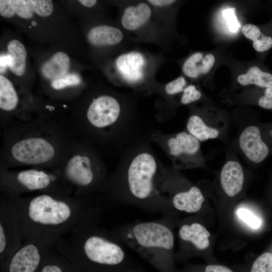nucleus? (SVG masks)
<instances>
[{"label":"nucleus","mask_w":272,"mask_h":272,"mask_svg":"<svg viewBox=\"0 0 272 272\" xmlns=\"http://www.w3.org/2000/svg\"><path fill=\"white\" fill-rule=\"evenodd\" d=\"M55 180V176L36 169L22 171L15 177L18 187L29 191L47 190L52 186Z\"/></svg>","instance_id":"17"},{"label":"nucleus","mask_w":272,"mask_h":272,"mask_svg":"<svg viewBox=\"0 0 272 272\" xmlns=\"http://www.w3.org/2000/svg\"><path fill=\"white\" fill-rule=\"evenodd\" d=\"M80 77L76 74H66L63 77L52 81L51 85L55 89L58 90L67 86H74L80 83Z\"/></svg>","instance_id":"29"},{"label":"nucleus","mask_w":272,"mask_h":272,"mask_svg":"<svg viewBox=\"0 0 272 272\" xmlns=\"http://www.w3.org/2000/svg\"><path fill=\"white\" fill-rule=\"evenodd\" d=\"M18 102L16 92L11 82L2 75H0V107L6 111L16 108Z\"/></svg>","instance_id":"26"},{"label":"nucleus","mask_w":272,"mask_h":272,"mask_svg":"<svg viewBox=\"0 0 272 272\" xmlns=\"http://www.w3.org/2000/svg\"><path fill=\"white\" fill-rule=\"evenodd\" d=\"M8 54L10 58L8 66L17 76L24 75L26 70L27 51L24 45L19 40L14 39L7 45Z\"/></svg>","instance_id":"23"},{"label":"nucleus","mask_w":272,"mask_h":272,"mask_svg":"<svg viewBox=\"0 0 272 272\" xmlns=\"http://www.w3.org/2000/svg\"><path fill=\"white\" fill-rule=\"evenodd\" d=\"M23 233L20 220L9 199L0 203V255L7 259L23 244Z\"/></svg>","instance_id":"10"},{"label":"nucleus","mask_w":272,"mask_h":272,"mask_svg":"<svg viewBox=\"0 0 272 272\" xmlns=\"http://www.w3.org/2000/svg\"><path fill=\"white\" fill-rule=\"evenodd\" d=\"M237 82L241 85H254L260 88L272 87V73L254 65L250 67L246 74L237 77Z\"/></svg>","instance_id":"24"},{"label":"nucleus","mask_w":272,"mask_h":272,"mask_svg":"<svg viewBox=\"0 0 272 272\" xmlns=\"http://www.w3.org/2000/svg\"><path fill=\"white\" fill-rule=\"evenodd\" d=\"M161 190L171 211L174 209L187 213H197L205 200L200 188L190 184L180 170L172 167H167Z\"/></svg>","instance_id":"7"},{"label":"nucleus","mask_w":272,"mask_h":272,"mask_svg":"<svg viewBox=\"0 0 272 272\" xmlns=\"http://www.w3.org/2000/svg\"><path fill=\"white\" fill-rule=\"evenodd\" d=\"M151 13L150 6L145 3L129 6L125 8L123 13L121 19V25L127 30H137L147 23Z\"/></svg>","instance_id":"19"},{"label":"nucleus","mask_w":272,"mask_h":272,"mask_svg":"<svg viewBox=\"0 0 272 272\" xmlns=\"http://www.w3.org/2000/svg\"><path fill=\"white\" fill-rule=\"evenodd\" d=\"M53 10L50 0H1L0 14L10 18L17 15L23 19H30L34 13L41 17H47Z\"/></svg>","instance_id":"15"},{"label":"nucleus","mask_w":272,"mask_h":272,"mask_svg":"<svg viewBox=\"0 0 272 272\" xmlns=\"http://www.w3.org/2000/svg\"><path fill=\"white\" fill-rule=\"evenodd\" d=\"M186 82L184 77L181 76L168 83L165 86V93L169 95H175L182 92Z\"/></svg>","instance_id":"33"},{"label":"nucleus","mask_w":272,"mask_h":272,"mask_svg":"<svg viewBox=\"0 0 272 272\" xmlns=\"http://www.w3.org/2000/svg\"><path fill=\"white\" fill-rule=\"evenodd\" d=\"M102 212L90 215L59 238L55 250L79 260L86 272H123L136 266L120 239L101 225Z\"/></svg>","instance_id":"3"},{"label":"nucleus","mask_w":272,"mask_h":272,"mask_svg":"<svg viewBox=\"0 0 272 272\" xmlns=\"http://www.w3.org/2000/svg\"><path fill=\"white\" fill-rule=\"evenodd\" d=\"M123 272H146V271L141 267L138 265H136Z\"/></svg>","instance_id":"38"},{"label":"nucleus","mask_w":272,"mask_h":272,"mask_svg":"<svg viewBox=\"0 0 272 272\" xmlns=\"http://www.w3.org/2000/svg\"><path fill=\"white\" fill-rule=\"evenodd\" d=\"M241 30L245 37L252 41L253 47L257 52L264 53L272 48V37L264 34L259 27L247 24L242 26Z\"/></svg>","instance_id":"25"},{"label":"nucleus","mask_w":272,"mask_h":272,"mask_svg":"<svg viewBox=\"0 0 272 272\" xmlns=\"http://www.w3.org/2000/svg\"><path fill=\"white\" fill-rule=\"evenodd\" d=\"M80 2L82 5L86 7H92L94 6L96 3L97 1L95 0H79Z\"/></svg>","instance_id":"37"},{"label":"nucleus","mask_w":272,"mask_h":272,"mask_svg":"<svg viewBox=\"0 0 272 272\" xmlns=\"http://www.w3.org/2000/svg\"><path fill=\"white\" fill-rule=\"evenodd\" d=\"M167 169L148 143L135 144L125 154L120 168L107 184L111 201L147 212L172 214L161 190Z\"/></svg>","instance_id":"1"},{"label":"nucleus","mask_w":272,"mask_h":272,"mask_svg":"<svg viewBox=\"0 0 272 272\" xmlns=\"http://www.w3.org/2000/svg\"><path fill=\"white\" fill-rule=\"evenodd\" d=\"M246 169L237 153L230 146H226L225 159L218 172L221 190L229 197H234L242 191L245 181Z\"/></svg>","instance_id":"12"},{"label":"nucleus","mask_w":272,"mask_h":272,"mask_svg":"<svg viewBox=\"0 0 272 272\" xmlns=\"http://www.w3.org/2000/svg\"><path fill=\"white\" fill-rule=\"evenodd\" d=\"M149 140L164 151L176 169L208 168L201 142L186 130L173 133L155 130Z\"/></svg>","instance_id":"5"},{"label":"nucleus","mask_w":272,"mask_h":272,"mask_svg":"<svg viewBox=\"0 0 272 272\" xmlns=\"http://www.w3.org/2000/svg\"><path fill=\"white\" fill-rule=\"evenodd\" d=\"M146 63V58L142 53L132 51L119 55L116 59L115 66L125 81L134 83L143 78Z\"/></svg>","instance_id":"16"},{"label":"nucleus","mask_w":272,"mask_h":272,"mask_svg":"<svg viewBox=\"0 0 272 272\" xmlns=\"http://www.w3.org/2000/svg\"><path fill=\"white\" fill-rule=\"evenodd\" d=\"M148 3L158 7H164L170 6L175 2L174 0H149Z\"/></svg>","instance_id":"36"},{"label":"nucleus","mask_w":272,"mask_h":272,"mask_svg":"<svg viewBox=\"0 0 272 272\" xmlns=\"http://www.w3.org/2000/svg\"><path fill=\"white\" fill-rule=\"evenodd\" d=\"M121 112L120 104L115 98L104 95L93 100L88 108L87 117L93 126L103 128L117 123Z\"/></svg>","instance_id":"13"},{"label":"nucleus","mask_w":272,"mask_h":272,"mask_svg":"<svg viewBox=\"0 0 272 272\" xmlns=\"http://www.w3.org/2000/svg\"><path fill=\"white\" fill-rule=\"evenodd\" d=\"M178 236L184 244H188L197 250H203L210 245V233L201 224L197 222L181 225Z\"/></svg>","instance_id":"18"},{"label":"nucleus","mask_w":272,"mask_h":272,"mask_svg":"<svg viewBox=\"0 0 272 272\" xmlns=\"http://www.w3.org/2000/svg\"><path fill=\"white\" fill-rule=\"evenodd\" d=\"M64 176L69 182L81 190H107V184L104 177L97 173L91 159L87 156L73 157L65 167Z\"/></svg>","instance_id":"11"},{"label":"nucleus","mask_w":272,"mask_h":272,"mask_svg":"<svg viewBox=\"0 0 272 272\" xmlns=\"http://www.w3.org/2000/svg\"><path fill=\"white\" fill-rule=\"evenodd\" d=\"M202 96L201 92L193 85L186 87L182 92L180 103L188 105L199 100Z\"/></svg>","instance_id":"31"},{"label":"nucleus","mask_w":272,"mask_h":272,"mask_svg":"<svg viewBox=\"0 0 272 272\" xmlns=\"http://www.w3.org/2000/svg\"><path fill=\"white\" fill-rule=\"evenodd\" d=\"M205 272H233L231 269L221 265L211 264L207 265Z\"/></svg>","instance_id":"35"},{"label":"nucleus","mask_w":272,"mask_h":272,"mask_svg":"<svg viewBox=\"0 0 272 272\" xmlns=\"http://www.w3.org/2000/svg\"><path fill=\"white\" fill-rule=\"evenodd\" d=\"M215 62L213 54L209 53L203 56L202 53L197 52L191 54L184 62L183 73L190 78H196L200 74L208 73Z\"/></svg>","instance_id":"21"},{"label":"nucleus","mask_w":272,"mask_h":272,"mask_svg":"<svg viewBox=\"0 0 272 272\" xmlns=\"http://www.w3.org/2000/svg\"><path fill=\"white\" fill-rule=\"evenodd\" d=\"M230 123L226 115L218 111L205 110L189 115L185 130L200 142L220 140L227 145Z\"/></svg>","instance_id":"9"},{"label":"nucleus","mask_w":272,"mask_h":272,"mask_svg":"<svg viewBox=\"0 0 272 272\" xmlns=\"http://www.w3.org/2000/svg\"><path fill=\"white\" fill-rule=\"evenodd\" d=\"M9 199L17 213L24 241L44 239L56 243L84 219L104 209L83 200L47 193Z\"/></svg>","instance_id":"2"},{"label":"nucleus","mask_w":272,"mask_h":272,"mask_svg":"<svg viewBox=\"0 0 272 272\" xmlns=\"http://www.w3.org/2000/svg\"><path fill=\"white\" fill-rule=\"evenodd\" d=\"M11 153L13 157L21 163L38 164L50 160L54 155V149L44 139L30 138L14 144Z\"/></svg>","instance_id":"14"},{"label":"nucleus","mask_w":272,"mask_h":272,"mask_svg":"<svg viewBox=\"0 0 272 272\" xmlns=\"http://www.w3.org/2000/svg\"><path fill=\"white\" fill-rule=\"evenodd\" d=\"M63 259V256L62 254L58 252L56 254L54 251L40 272H64Z\"/></svg>","instance_id":"28"},{"label":"nucleus","mask_w":272,"mask_h":272,"mask_svg":"<svg viewBox=\"0 0 272 272\" xmlns=\"http://www.w3.org/2000/svg\"><path fill=\"white\" fill-rule=\"evenodd\" d=\"M236 214L240 220L252 228L257 229L261 224L260 218L247 209H239Z\"/></svg>","instance_id":"30"},{"label":"nucleus","mask_w":272,"mask_h":272,"mask_svg":"<svg viewBox=\"0 0 272 272\" xmlns=\"http://www.w3.org/2000/svg\"><path fill=\"white\" fill-rule=\"evenodd\" d=\"M248 165H261L272 155V122L258 120L240 124L232 143L229 144Z\"/></svg>","instance_id":"6"},{"label":"nucleus","mask_w":272,"mask_h":272,"mask_svg":"<svg viewBox=\"0 0 272 272\" xmlns=\"http://www.w3.org/2000/svg\"><path fill=\"white\" fill-rule=\"evenodd\" d=\"M55 243L44 239L23 242L8 259L7 272H36L55 250Z\"/></svg>","instance_id":"8"},{"label":"nucleus","mask_w":272,"mask_h":272,"mask_svg":"<svg viewBox=\"0 0 272 272\" xmlns=\"http://www.w3.org/2000/svg\"><path fill=\"white\" fill-rule=\"evenodd\" d=\"M223 15L226 20L229 30L232 32H236L240 27V24L235 16V9H226L223 12Z\"/></svg>","instance_id":"34"},{"label":"nucleus","mask_w":272,"mask_h":272,"mask_svg":"<svg viewBox=\"0 0 272 272\" xmlns=\"http://www.w3.org/2000/svg\"><path fill=\"white\" fill-rule=\"evenodd\" d=\"M173 222L172 214H169L155 220L135 221L114 226L111 231L159 272H174Z\"/></svg>","instance_id":"4"},{"label":"nucleus","mask_w":272,"mask_h":272,"mask_svg":"<svg viewBox=\"0 0 272 272\" xmlns=\"http://www.w3.org/2000/svg\"><path fill=\"white\" fill-rule=\"evenodd\" d=\"M123 34L118 28L108 25L92 28L88 33V41L94 46L112 45L120 43Z\"/></svg>","instance_id":"20"},{"label":"nucleus","mask_w":272,"mask_h":272,"mask_svg":"<svg viewBox=\"0 0 272 272\" xmlns=\"http://www.w3.org/2000/svg\"><path fill=\"white\" fill-rule=\"evenodd\" d=\"M250 272H272V254L264 252L253 262Z\"/></svg>","instance_id":"27"},{"label":"nucleus","mask_w":272,"mask_h":272,"mask_svg":"<svg viewBox=\"0 0 272 272\" xmlns=\"http://www.w3.org/2000/svg\"><path fill=\"white\" fill-rule=\"evenodd\" d=\"M70 64V59L67 54L59 51L42 65L41 72L45 78L53 81L65 75Z\"/></svg>","instance_id":"22"},{"label":"nucleus","mask_w":272,"mask_h":272,"mask_svg":"<svg viewBox=\"0 0 272 272\" xmlns=\"http://www.w3.org/2000/svg\"><path fill=\"white\" fill-rule=\"evenodd\" d=\"M261 89L260 92L256 94L255 103L263 109L272 111V87Z\"/></svg>","instance_id":"32"}]
</instances>
